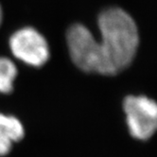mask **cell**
I'll list each match as a JSON object with an SVG mask.
<instances>
[{"label":"cell","mask_w":157,"mask_h":157,"mask_svg":"<svg viewBox=\"0 0 157 157\" xmlns=\"http://www.w3.org/2000/svg\"><path fill=\"white\" fill-rule=\"evenodd\" d=\"M101 41L96 43L101 75L113 76L126 69L136 56L139 37L136 22L125 10L110 8L99 14Z\"/></svg>","instance_id":"cell-1"},{"label":"cell","mask_w":157,"mask_h":157,"mask_svg":"<svg viewBox=\"0 0 157 157\" xmlns=\"http://www.w3.org/2000/svg\"><path fill=\"white\" fill-rule=\"evenodd\" d=\"M127 124L132 136L148 140L157 127V106L152 99L144 96H128L123 101Z\"/></svg>","instance_id":"cell-2"},{"label":"cell","mask_w":157,"mask_h":157,"mask_svg":"<svg viewBox=\"0 0 157 157\" xmlns=\"http://www.w3.org/2000/svg\"><path fill=\"white\" fill-rule=\"evenodd\" d=\"M66 41L73 63L82 71L100 74V61L91 31L81 24L71 26L66 33Z\"/></svg>","instance_id":"cell-3"},{"label":"cell","mask_w":157,"mask_h":157,"mask_svg":"<svg viewBox=\"0 0 157 157\" xmlns=\"http://www.w3.org/2000/svg\"><path fill=\"white\" fill-rule=\"evenodd\" d=\"M10 48L17 59L34 67L44 65L50 56L47 40L29 27L21 29L10 36Z\"/></svg>","instance_id":"cell-4"},{"label":"cell","mask_w":157,"mask_h":157,"mask_svg":"<svg viewBox=\"0 0 157 157\" xmlns=\"http://www.w3.org/2000/svg\"><path fill=\"white\" fill-rule=\"evenodd\" d=\"M24 134V127L18 118L0 114V156L9 154L13 143L20 141Z\"/></svg>","instance_id":"cell-5"},{"label":"cell","mask_w":157,"mask_h":157,"mask_svg":"<svg viewBox=\"0 0 157 157\" xmlns=\"http://www.w3.org/2000/svg\"><path fill=\"white\" fill-rule=\"evenodd\" d=\"M17 75L14 63L4 57H0V93L9 94L13 90V82Z\"/></svg>","instance_id":"cell-6"},{"label":"cell","mask_w":157,"mask_h":157,"mask_svg":"<svg viewBox=\"0 0 157 157\" xmlns=\"http://www.w3.org/2000/svg\"><path fill=\"white\" fill-rule=\"evenodd\" d=\"M2 17H3V13H2V8L0 6V25H1V22H2Z\"/></svg>","instance_id":"cell-7"}]
</instances>
